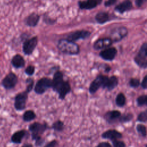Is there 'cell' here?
I'll list each match as a JSON object with an SVG mask.
<instances>
[{
  "mask_svg": "<svg viewBox=\"0 0 147 147\" xmlns=\"http://www.w3.org/2000/svg\"><path fill=\"white\" fill-rule=\"evenodd\" d=\"M118 83L119 80L117 76L115 75H112L108 78L105 88H106L108 91H112L117 87Z\"/></svg>",
  "mask_w": 147,
  "mask_h": 147,
  "instance_id": "cell-23",
  "label": "cell"
},
{
  "mask_svg": "<svg viewBox=\"0 0 147 147\" xmlns=\"http://www.w3.org/2000/svg\"><path fill=\"white\" fill-rule=\"evenodd\" d=\"M109 76L102 74L98 75L90 84L88 91L90 94H95L100 87L105 89V85Z\"/></svg>",
  "mask_w": 147,
  "mask_h": 147,
  "instance_id": "cell-4",
  "label": "cell"
},
{
  "mask_svg": "<svg viewBox=\"0 0 147 147\" xmlns=\"http://www.w3.org/2000/svg\"><path fill=\"white\" fill-rule=\"evenodd\" d=\"M34 72H35V67L33 65H29L25 69V73L29 76L33 75Z\"/></svg>",
  "mask_w": 147,
  "mask_h": 147,
  "instance_id": "cell-34",
  "label": "cell"
},
{
  "mask_svg": "<svg viewBox=\"0 0 147 147\" xmlns=\"http://www.w3.org/2000/svg\"><path fill=\"white\" fill-rule=\"evenodd\" d=\"M21 147H33V145L30 143H25L23 144Z\"/></svg>",
  "mask_w": 147,
  "mask_h": 147,
  "instance_id": "cell-44",
  "label": "cell"
},
{
  "mask_svg": "<svg viewBox=\"0 0 147 147\" xmlns=\"http://www.w3.org/2000/svg\"><path fill=\"white\" fill-rule=\"evenodd\" d=\"M18 79L17 75L13 72H9L2 80L1 85L7 90L14 88L18 83Z\"/></svg>",
  "mask_w": 147,
  "mask_h": 147,
  "instance_id": "cell-8",
  "label": "cell"
},
{
  "mask_svg": "<svg viewBox=\"0 0 147 147\" xmlns=\"http://www.w3.org/2000/svg\"><path fill=\"white\" fill-rule=\"evenodd\" d=\"M128 29L126 26H121L113 28L110 32V38L114 42H118L123 40L128 34Z\"/></svg>",
  "mask_w": 147,
  "mask_h": 147,
  "instance_id": "cell-5",
  "label": "cell"
},
{
  "mask_svg": "<svg viewBox=\"0 0 147 147\" xmlns=\"http://www.w3.org/2000/svg\"><path fill=\"white\" fill-rule=\"evenodd\" d=\"M114 18V17H113L109 12L105 11H100L95 16V20L98 24L100 25L105 24Z\"/></svg>",
  "mask_w": 147,
  "mask_h": 147,
  "instance_id": "cell-19",
  "label": "cell"
},
{
  "mask_svg": "<svg viewBox=\"0 0 147 147\" xmlns=\"http://www.w3.org/2000/svg\"><path fill=\"white\" fill-rule=\"evenodd\" d=\"M121 114V113L117 110H110L105 114L104 118L108 123L113 124L118 121Z\"/></svg>",
  "mask_w": 147,
  "mask_h": 147,
  "instance_id": "cell-15",
  "label": "cell"
},
{
  "mask_svg": "<svg viewBox=\"0 0 147 147\" xmlns=\"http://www.w3.org/2000/svg\"><path fill=\"white\" fill-rule=\"evenodd\" d=\"M28 135V132L25 129H21L15 131L11 136L10 141L11 142L15 144H20L22 140Z\"/></svg>",
  "mask_w": 147,
  "mask_h": 147,
  "instance_id": "cell-20",
  "label": "cell"
},
{
  "mask_svg": "<svg viewBox=\"0 0 147 147\" xmlns=\"http://www.w3.org/2000/svg\"><path fill=\"white\" fill-rule=\"evenodd\" d=\"M51 129L56 131L61 132L64 129V123L60 119L57 120L52 123L51 126Z\"/></svg>",
  "mask_w": 147,
  "mask_h": 147,
  "instance_id": "cell-26",
  "label": "cell"
},
{
  "mask_svg": "<svg viewBox=\"0 0 147 147\" xmlns=\"http://www.w3.org/2000/svg\"><path fill=\"white\" fill-rule=\"evenodd\" d=\"M11 64L16 69L22 68L24 67L25 65V60L22 55L17 53L12 57L11 59Z\"/></svg>",
  "mask_w": 147,
  "mask_h": 147,
  "instance_id": "cell-22",
  "label": "cell"
},
{
  "mask_svg": "<svg viewBox=\"0 0 147 147\" xmlns=\"http://www.w3.org/2000/svg\"><path fill=\"white\" fill-rule=\"evenodd\" d=\"M113 44V41L110 37L99 38L93 43V48L95 50L104 49L110 47Z\"/></svg>",
  "mask_w": 147,
  "mask_h": 147,
  "instance_id": "cell-13",
  "label": "cell"
},
{
  "mask_svg": "<svg viewBox=\"0 0 147 147\" xmlns=\"http://www.w3.org/2000/svg\"><path fill=\"white\" fill-rule=\"evenodd\" d=\"M129 85L130 87L136 88L140 86V80L136 78H131L129 80Z\"/></svg>",
  "mask_w": 147,
  "mask_h": 147,
  "instance_id": "cell-33",
  "label": "cell"
},
{
  "mask_svg": "<svg viewBox=\"0 0 147 147\" xmlns=\"http://www.w3.org/2000/svg\"><path fill=\"white\" fill-rule=\"evenodd\" d=\"M111 70V67L108 65V64H105V66H104V71L106 73H109L110 71Z\"/></svg>",
  "mask_w": 147,
  "mask_h": 147,
  "instance_id": "cell-43",
  "label": "cell"
},
{
  "mask_svg": "<svg viewBox=\"0 0 147 147\" xmlns=\"http://www.w3.org/2000/svg\"><path fill=\"white\" fill-rule=\"evenodd\" d=\"M57 21V18H53L51 17L47 13H44L42 16V21L49 25H52L56 23Z\"/></svg>",
  "mask_w": 147,
  "mask_h": 147,
  "instance_id": "cell-29",
  "label": "cell"
},
{
  "mask_svg": "<svg viewBox=\"0 0 147 147\" xmlns=\"http://www.w3.org/2000/svg\"><path fill=\"white\" fill-rule=\"evenodd\" d=\"M45 140L42 137H39L34 140V145L37 147H40L44 145Z\"/></svg>",
  "mask_w": 147,
  "mask_h": 147,
  "instance_id": "cell-36",
  "label": "cell"
},
{
  "mask_svg": "<svg viewBox=\"0 0 147 147\" xmlns=\"http://www.w3.org/2000/svg\"><path fill=\"white\" fill-rule=\"evenodd\" d=\"M140 85L142 88L145 90L147 88V75H145L141 82H140Z\"/></svg>",
  "mask_w": 147,
  "mask_h": 147,
  "instance_id": "cell-39",
  "label": "cell"
},
{
  "mask_svg": "<svg viewBox=\"0 0 147 147\" xmlns=\"http://www.w3.org/2000/svg\"><path fill=\"white\" fill-rule=\"evenodd\" d=\"M25 84H26V89L25 91L28 94H29L32 91V90L34 88V79L30 77L26 78L25 80Z\"/></svg>",
  "mask_w": 147,
  "mask_h": 147,
  "instance_id": "cell-28",
  "label": "cell"
},
{
  "mask_svg": "<svg viewBox=\"0 0 147 147\" xmlns=\"http://www.w3.org/2000/svg\"><path fill=\"white\" fill-rule=\"evenodd\" d=\"M133 8V5L132 2L129 0H126L117 5L114 7V11L122 14L126 11L131 10Z\"/></svg>",
  "mask_w": 147,
  "mask_h": 147,
  "instance_id": "cell-16",
  "label": "cell"
},
{
  "mask_svg": "<svg viewBox=\"0 0 147 147\" xmlns=\"http://www.w3.org/2000/svg\"><path fill=\"white\" fill-rule=\"evenodd\" d=\"M117 52L118 51L115 47H110L100 51L99 55L104 60L111 61L115 58Z\"/></svg>",
  "mask_w": 147,
  "mask_h": 147,
  "instance_id": "cell-11",
  "label": "cell"
},
{
  "mask_svg": "<svg viewBox=\"0 0 147 147\" xmlns=\"http://www.w3.org/2000/svg\"><path fill=\"white\" fill-rule=\"evenodd\" d=\"M101 2L102 1L97 0L79 1L78 2V5L82 10H91L97 7Z\"/></svg>",
  "mask_w": 147,
  "mask_h": 147,
  "instance_id": "cell-17",
  "label": "cell"
},
{
  "mask_svg": "<svg viewBox=\"0 0 147 147\" xmlns=\"http://www.w3.org/2000/svg\"><path fill=\"white\" fill-rule=\"evenodd\" d=\"M59 142L56 140H53L51 141L48 142L44 145V147H58Z\"/></svg>",
  "mask_w": 147,
  "mask_h": 147,
  "instance_id": "cell-37",
  "label": "cell"
},
{
  "mask_svg": "<svg viewBox=\"0 0 147 147\" xmlns=\"http://www.w3.org/2000/svg\"><path fill=\"white\" fill-rule=\"evenodd\" d=\"M134 117V115L132 113H125L123 114H121L120 117L118 119V122L121 123H127L130 121H131Z\"/></svg>",
  "mask_w": 147,
  "mask_h": 147,
  "instance_id": "cell-27",
  "label": "cell"
},
{
  "mask_svg": "<svg viewBox=\"0 0 147 147\" xmlns=\"http://www.w3.org/2000/svg\"><path fill=\"white\" fill-rule=\"evenodd\" d=\"M137 121L142 123H146L147 121V110L140 112L137 118Z\"/></svg>",
  "mask_w": 147,
  "mask_h": 147,
  "instance_id": "cell-32",
  "label": "cell"
},
{
  "mask_svg": "<svg viewBox=\"0 0 147 147\" xmlns=\"http://www.w3.org/2000/svg\"><path fill=\"white\" fill-rule=\"evenodd\" d=\"M91 35V32L89 30H77L69 33L67 36L66 39L75 42L79 40H85L90 37Z\"/></svg>",
  "mask_w": 147,
  "mask_h": 147,
  "instance_id": "cell-10",
  "label": "cell"
},
{
  "mask_svg": "<svg viewBox=\"0 0 147 147\" xmlns=\"http://www.w3.org/2000/svg\"><path fill=\"white\" fill-rule=\"evenodd\" d=\"M101 137L103 139L110 140L111 141L115 140H120L123 137L122 134L115 129H109L103 132Z\"/></svg>",
  "mask_w": 147,
  "mask_h": 147,
  "instance_id": "cell-14",
  "label": "cell"
},
{
  "mask_svg": "<svg viewBox=\"0 0 147 147\" xmlns=\"http://www.w3.org/2000/svg\"><path fill=\"white\" fill-rule=\"evenodd\" d=\"M71 91V87L70 83L67 80H64L62 85L59 88L57 93L59 95V99L60 100H64L65 98L66 95L69 94Z\"/></svg>",
  "mask_w": 147,
  "mask_h": 147,
  "instance_id": "cell-21",
  "label": "cell"
},
{
  "mask_svg": "<svg viewBox=\"0 0 147 147\" xmlns=\"http://www.w3.org/2000/svg\"><path fill=\"white\" fill-rule=\"evenodd\" d=\"M49 128V127L46 122L40 123L34 122L30 124L28 126V130L31 133V137L33 141L37 138L41 137V135Z\"/></svg>",
  "mask_w": 147,
  "mask_h": 147,
  "instance_id": "cell-2",
  "label": "cell"
},
{
  "mask_svg": "<svg viewBox=\"0 0 147 147\" xmlns=\"http://www.w3.org/2000/svg\"><path fill=\"white\" fill-rule=\"evenodd\" d=\"M28 98V94L25 91H22L17 94L14 97V107L17 111H21L25 109Z\"/></svg>",
  "mask_w": 147,
  "mask_h": 147,
  "instance_id": "cell-7",
  "label": "cell"
},
{
  "mask_svg": "<svg viewBox=\"0 0 147 147\" xmlns=\"http://www.w3.org/2000/svg\"><path fill=\"white\" fill-rule=\"evenodd\" d=\"M115 104L119 107L125 106L126 103V98L125 94L122 92H119L115 98Z\"/></svg>",
  "mask_w": 147,
  "mask_h": 147,
  "instance_id": "cell-25",
  "label": "cell"
},
{
  "mask_svg": "<svg viewBox=\"0 0 147 147\" xmlns=\"http://www.w3.org/2000/svg\"><path fill=\"white\" fill-rule=\"evenodd\" d=\"M52 87V79L49 78L43 77L37 82L34 86V91L36 94L41 95L44 94Z\"/></svg>",
  "mask_w": 147,
  "mask_h": 147,
  "instance_id": "cell-6",
  "label": "cell"
},
{
  "mask_svg": "<svg viewBox=\"0 0 147 147\" xmlns=\"http://www.w3.org/2000/svg\"><path fill=\"white\" fill-rule=\"evenodd\" d=\"M40 20V16L38 13L33 12L25 18L24 22L25 25L33 28L38 25Z\"/></svg>",
  "mask_w": 147,
  "mask_h": 147,
  "instance_id": "cell-18",
  "label": "cell"
},
{
  "mask_svg": "<svg viewBox=\"0 0 147 147\" xmlns=\"http://www.w3.org/2000/svg\"><path fill=\"white\" fill-rule=\"evenodd\" d=\"M29 36H30V34L26 32H24V33H21V35L20 36V38L21 41L24 42L25 40H26L27 39H28L29 38Z\"/></svg>",
  "mask_w": 147,
  "mask_h": 147,
  "instance_id": "cell-38",
  "label": "cell"
},
{
  "mask_svg": "<svg viewBox=\"0 0 147 147\" xmlns=\"http://www.w3.org/2000/svg\"><path fill=\"white\" fill-rule=\"evenodd\" d=\"M113 147H126L125 142L120 140H115L111 141Z\"/></svg>",
  "mask_w": 147,
  "mask_h": 147,
  "instance_id": "cell-35",
  "label": "cell"
},
{
  "mask_svg": "<svg viewBox=\"0 0 147 147\" xmlns=\"http://www.w3.org/2000/svg\"><path fill=\"white\" fill-rule=\"evenodd\" d=\"M134 63L140 68H147V42H144L141 46L138 52L134 57Z\"/></svg>",
  "mask_w": 147,
  "mask_h": 147,
  "instance_id": "cell-3",
  "label": "cell"
},
{
  "mask_svg": "<svg viewBox=\"0 0 147 147\" xmlns=\"http://www.w3.org/2000/svg\"><path fill=\"white\" fill-rule=\"evenodd\" d=\"M64 75L63 73L60 71L57 70L53 74V79H52V90L56 92L60 87V86L63 83L64 80L63 79Z\"/></svg>",
  "mask_w": 147,
  "mask_h": 147,
  "instance_id": "cell-12",
  "label": "cell"
},
{
  "mask_svg": "<svg viewBox=\"0 0 147 147\" xmlns=\"http://www.w3.org/2000/svg\"><path fill=\"white\" fill-rule=\"evenodd\" d=\"M137 105L138 107H142L147 105V96L145 94L140 95L136 99Z\"/></svg>",
  "mask_w": 147,
  "mask_h": 147,
  "instance_id": "cell-31",
  "label": "cell"
},
{
  "mask_svg": "<svg viewBox=\"0 0 147 147\" xmlns=\"http://www.w3.org/2000/svg\"><path fill=\"white\" fill-rule=\"evenodd\" d=\"M145 2H146L145 0H136V1H134L137 7H141V6L144 5V3Z\"/></svg>",
  "mask_w": 147,
  "mask_h": 147,
  "instance_id": "cell-42",
  "label": "cell"
},
{
  "mask_svg": "<svg viewBox=\"0 0 147 147\" xmlns=\"http://www.w3.org/2000/svg\"><path fill=\"white\" fill-rule=\"evenodd\" d=\"M36 118V114L33 110H28L25 111L22 115V119L24 122H30Z\"/></svg>",
  "mask_w": 147,
  "mask_h": 147,
  "instance_id": "cell-24",
  "label": "cell"
},
{
  "mask_svg": "<svg viewBox=\"0 0 147 147\" xmlns=\"http://www.w3.org/2000/svg\"><path fill=\"white\" fill-rule=\"evenodd\" d=\"M38 44V37L37 36L29 38L22 44V52L25 55H32Z\"/></svg>",
  "mask_w": 147,
  "mask_h": 147,
  "instance_id": "cell-9",
  "label": "cell"
},
{
  "mask_svg": "<svg viewBox=\"0 0 147 147\" xmlns=\"http://www.w3.org/2000/svg\"><path fill=\"white\" fill-rule=\"evenodd\" d=\"M117 2V0H109L105 1L104 2V6L105 7H110L111 6H113L115 5Z\"/></svg>",
  "mask_w": 147,
  "mask_h": 147,
  "instance_id": "cell-40",
  "label": "cell"
},
{
  "mask_svg": "<svg viewBox=\"0 0 147 147\" xmlns=\"http://www.w3.org/2000/svg\"><path fill=\"white\" fill-rule=\"evenodd\" d=\"M146 146H147V145L145 144V147H146Z\"/></svg>",
  "mask_w": 147,
  "mask_h": 147,
  "instance_id": "cell-45",
  "label": "cell"
},
{
  "mask_svg": "<svg viewBox=\"0 0 147 147\" xmlns=\"http://www.w3.org/2000/svg\"><path fill=\"white\" fill-rule=\"evenodd\" d=\"M95 147H112V145L107 141H102L99 142Z\"/></svg>",
  "mask_w": 147,
  "mask_h": 147,
  "instance_id": "cell-41",
  "label": "cell"
},
{
  "mask_svg": "<svg viewBox=\"0 0 147 147\" xmlns=\"http://www.w3.org/2000/svg\"><path fill=\"white\" fill-rule=\"evenodd\" d=\"M136 130L137 133L142 137L146 138V127L145 125L141 124V123H138L136 125Z\"/></svg>",
  "mask_w": 147,
  "mask_h": 147,
  "instance_id": "cell-30",
  "label": "cell"
},
{
  "mask_svg": "<svg viewBox=\"0 0 147 147\" xmlns=\"http://www.w3.org/2000/svg\"><path fill=\"white\" fill-rule=\"evenodd\" d=\"M57 47L61 52L65 55H78L80 53L79 45L66 38L60 39L57 42Z\"/></svg>",
  "mask_w": 147,
  "mask_h": 147,
  "instance_id": "cell-1",
  "label": "cell"
}]
</instances>
